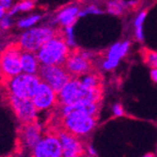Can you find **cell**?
<instances>
[{"label":"cell","mask_w":157,"mask_h":157,"mask_svg":"<svg viewBox=\"0 0 157 157\" xmlns=\"http://www.w3.org/2000/svg\"><path fill=\"white\" fill-rule=\"evenodd\" d=\"M40 19V15H33V16H29L27 18H25L21 21H19L18 23V26L21 28H26V27H30L33 25H35L39 20Z\"/></svg>","instance_id":"7402d4cb"},{"label":"cell","mask_w":157,"mask_h":157,"mask_svg":"<svg viewBox=\"0 0 157 157\" xmlns=\"http://www.w3.org/2000/svg\"><path fill=\"white\" fill-rule=\"evenodd\" d=\"M19 137L21 138V144L23 148L32 151V150L41 139V128L37 121L22 123Z\"/></svg>","instance_id":"4fadbf2b"},{"label":"cell","mask_w":157,"mask_h":157,"mask_svg":"<svg viewBox=\"0 0 157 157\" xmlns=\"http://www.w3.org/2000/svg\"><path fill=\"white\" fill-rule=\"evenodd\" d=\"M83 78L81 79V82L83 85H85L87 88L90 89H104L103 85V76L98 72H93L83 75Z\"/></svg>","instance_id":"ac0fdd59"},{"label":"cell","mask_w":157,"mask_h":157,"mask_svg":"<svg viewBox=\"0 0 157 157\" xmlns=\"http://www.w3.org/2000/svg\"><path fill=\"white\" fill-rule=\"evenodd\" d=\"M11 3L12 0H0V5L8 10L11 8Z\"/></svg>","instance_id":"4316f807"},{"label":"cell","mask_w":157,"mask_h":157,"mask_svg":"<svg viewBox=\"0 0 157 157\" xmlns=\"http://www.w3.org/2000/svg\"><path fill=\"white\" fill-rule=\"evenodd\" d=\"M64 36H65V40L67 41L68 45L71 48H74V46L75 45V37H74V33H73V25L66 27Z\"/></svg>","instance_id":"603a6c76"},{"label":"cell","mask_w":157,"mask_h":157,"mask_svg":"<svg viewBox=\"0 0 157 157\" xmlns=\"http://www.w3.org/2000/svg\"><path fill=\"white\" fill-rule=\"evenodd\" d=\"M91 56L90 53L71 50L63 66L73 77H82L95 71Z\"/></svg>","instance_id":"52a82bcc"},{"label":"cell","mask_w":157,"mask_h":157,"mask_svg":"<svg viewBox=\"0 0 157 157\" xmlns=\"http://www.w3.org/2000/svg\"><path fill=\"white\" fill-rule=\"evenodd\" d=\"M78 13H79V10L76 7L66 8L59 13V15L56 16V22L59 23L61 25L65 27L71 26L75 23L78 17Z\"/></svg>","instance_id":"e0dca14e"},{"label":"cell","mask_w":157,"mask_h":157,"mask_svg":"<svg viewBox=\"0 0 157 157\" xmlns=\"http://www.w3.org/2000/svg\"><path fill=\"white\" fill-rule=\"evenodd\" d=\"M104 98V89L87 88L77 77L70 79L58 93V105H71L82 100L102 103Z\"/></svg>","instance_id":"6da1fadb"},{"label":"cell","mask_w":157,"mask_h":157,"mask_svg":"<svg viewBox=\"0 0 157 157\" xmlns=\"http://www.w3.org/2000/svg\"><path fill=\"white\" fill-rule=\"evenodd\" d=\"M10 26V19L9 15L3 16L0 19V27L3 28V29H8Z\"/></svg>","instance_id":"d4e9b609"},{"label":"cell","mask_w":157,"mask_h":157,"mask_svg":"<svg viewBox=\"0 0 157 157\" xmlns=\"http://www.w3.org/2000/svg\"><path fill=\"white\" fill-rule=\"evenodd\" d=\"M21 66H22L23 73L37 75L39 72L40 66L37 54L35 52L22 50V52H21Z\"/></svg>","instance_id":"2e32d148"},{"label":"cell","mask_w":157,"mask_h":157,"mask_svg":"<svg viewBox=\"0 0 157 157\" xmlns=\"http://www.w3.org/2000/svg\"><path fill=\"white\" fill-rule=\"evenodd\" d=\"M70 48L64 34L59 30L37 51L38 59L44 65H64L71 52Z\"/></svg>","instance_id":"7a4b0ae2"},{"label":"cell","mask_w":157,"mask_h":157,"mask_svg":"<svg viewBox=\"0 0 157 157\" xmlns=\"http://www.w3.org/2000/svg\"><path fill=\"white\" fill-rule=\"evenodd\" d=\"M52 130L58 135V136L60 139L62 146V156L78 157L86 155L87 150H86L83 142L80 140V137L59 127Z\"/></svg>","instance_id":"30bf717a"},{"label":"cell","mask_w":157,"mask_h":157,"mask_svg":"<svg viewBox=\"0 0 157 157\" xmlns=\"http://www.w3.org/2000/svg\"><path fill=\"white\" fill-rule=\"evenodd\" d=\"M41 79L38 75L21 73L7 81L3 86L7 90V93L20 98L32 99L37 92Z\"/></svg>","instance_id":"5b68a950"},{"label":"cell","mask_w":157,"mask_h":157,"mask_svg":"<svg viewBox=\"0 0 157 157\" xmlns=\"http://www.w3.org/2000/svg\"><path fill=\"white\" fill-rule=\"evenodd\" d=\"M101 104L102 103L92 102L89 101V100H82V101L71 105H60L61 108L59 111V115H64V114H67L71 111H81L90 116L98 118L100 109H101Z\"/></svg>","instance_id":"5bb4252c"},{"label":"cell","mask_w":157,"mask_h":157,"mask_svg":"<svg viewBox=\"0 0 157 157\" xmlns=\"http://www.w3.org/2000/svg\"><path fill=\"white\" fill-rule=\"evenodd\" d=\"M7 100L10 106L13 110L17 119L21 123H26L37 121L38 110L32 99L20 98L12 94L7 93Z\"/></svg>","instance_id":"9c48e42d"},{"label":"cell","mask_w":157,"mask_h":157,"mask_svg":"<svg viewBox=\"0 0 157 157\" xmlns=\"http://www.w3.org/2000/svg\"><path fill=\"white\" fill-rule=\"evenodd\" d=\"M123 6H124V3L121 1V0L112 1L108 4V11L113 14H116V15H120L123 10Z\"/></svg>","instance_id":"44dd1931"},{"label":"cell","mask_w":157,"mask_h":157,"mask_svg":"<svg viewBox=\"0 0 157 157\" xmlns=\"http://www.w3.org/2000/svg\"><path fill=\"white\" fill-rule=\"evenodd\" d=\"M129 46L130 44L128 41H124L122 44H116L115 45H113L109 50L107 60L104 62V68L105 70L115 68L118 65L120 59H121L128 51Z\"/></svg>","instance_id":"9a60e30c"},{"label":"cell","mask_w":157,"mask_h":157,"mask_svg":"<svg viewBox=\"0 0 157 157\" xmlns=\"http://www.w3.org/2000/svg\"><path fill=\"white\" fill-rule=\"evenodd\" d=\"M143 61L149 65L151 69H157V52L150 50L148 48H143L140 51Z\"/></svg>","instance_id":"d6986e66"},{"label":"cell","mask_w":157,"mask_h":157,"mask_svg":"<svg viewBox=\"0 0 157 157\" xmlns=\"http://www.w3.org/2000/svg\"><path fill=\"white\" fill-rule=\"evenodd\" d=\"M38 75L41 81L47 83L58 93L66 85V83L73 78L63 65L41 64L39 69Z\"/></svg>","instance_id":"ba28073f"},{"label":"cell","mask_w":157,"mask_h":157,"mask_svg":"<svg viewBox=\"0 0 157 157\" xmlns=\"http://www.w3.org/2000/svg\"><path fill=\"white\" fill-rule=\"evenodd\" d=\"M151 79L155 83H157V69H152L151 70Z\"/></svg>","instance_id":"83f0119b"},{"label":"cell","mask_w":157,"mask_h":157,"mask_svg":"<svg viewBox=\"0 0 157 157\" xmlns=\"http://www.w3.org/2000/svg\"><path fill=\"white\" fill-rule=\"evenodd\" d=\"M98 118L90 116L81 111H71L59 115V128L78 137L90 134L96 125Z\"/></svg>","instance_id":"3957f363"},{"label":"cell","mask_w":157,"mask_h":157,"mask_svg":"<svg viewBox=\"0 0 157 157\" xmlns=\"http://www.w3.org/2000/svg\"><path fill=\"white\" fill-rule=\"evenodd\" d=\"M18 7V10L21 11H27L30 10L35 7V2L34 0H23L20 3L16 5Z\"/></svg>","instance_id":"cb8c5ba5"},{"label":"cell","mask_w":157,"mask_h":157,"mask_svg":"<svg viewBox=\"0 0 157 157\" xmlns=\"http://www.w3.org/2000/svg\"><path fill=\"white\" fill-rule=\"evenodd\" d=\"M147 16V10L141 12L138 17L136 18V22H135V25H136V37L139 40H142L144 38L143 36V29H142V26H143V22L145 20Z\"/></svg>","instance_id":"ffe728a7"},{"label":"cell","mask_w":157,"mask_h":157,"mask_svg":"<svg viewBox=\"0 0 157 157\" xmlns=\"http://www.w3.org/2000/svg\"><path fill=\"white\" fill-rule=\"evenodd\" d=\"M5 12H6V9L0 5V19H1L5 15Z\"/></svg>","instance_id":"f546056e"},{"label":"cell","mask_w":157,"mask_h":157,"mask_svg":"<svg viewBox=\"0 0 157 157\" xmlns=\"http://www.w3.org/2000/svg\"><path fill=\"white\" fill-rule=\"evenodd\" d=\"M87 152H89L90 155H97L96 151H94V149H93L92 147H88V151H87Z\"/></svg>","instance_id":"f1b7e54d"},{"label":"cell","mask_w":157,"mask_h":157,"mask_svg":"<svg viewBox=\"0 0 157 157\" xmlns=\"http://www.w3.org/2000/svg\"><path fill=\"white\" fill-rule=\"evenodd\" d=\"M59 30L51 27H35L25 32L19 39L22 50L37 52L42 45L54 38Z\"/></svg>","instance_id":"8992f818"},{"label":"cell","mask_w":157,"mask_h":157,"mask_svg":"<svg viewBox=\"0 0 157 157\" xmlns=\"http://www.w3.org/2000/svg\"><path fill=\"white\" fill-rule=\"evenodd\" d=\"M32 101L38 111L48 109L58 104V92L53 90L47 83L41 81L37 92L32 98Z\"/></svg>","instance_id":"7c38bea8"},{"label":"cell","mask_w":157,"mask_h":157,"mask_svg":"<svg viewBox=\"0 0 157 157\" xmlns=\"http://www.w3.org/2000/svg\"><path fill=\"white\" fill-rule=\"evenodd\" d=\"M22 48L19 42H12L0 55V77L1 84H5L22 72L21 66Z\"/></svg>","instance_id":"277c9868"},{"label":"cell","mask_w":157,"mask_h":157,"mask_svg":"<svg viewBox=\"0 0 157 157\" xmlns=\"http://www.w3.org/2000/svg\"><path fill=\"white\" fill-rule=\"evenodd\" d=\"M113 112L118 117L122 116L123 115V108L121 105H115L113 106Z\"/></svg>","instance_id":"484cf974"},{"label":"cell","mask_w":157,"mask_h":157,"mask_svg":"<svg viewBox=\"0 0 157 157\" xmlns=\"http://www.w3.org/2000/svg\"><path fill=\"white\" fill-rule=\"evenodd\" d=\"M31 152V155L35 157H60L62 156L60 139L54 131H50L39 141Z\"/></svg>","instance_id":"8fae6325"}]
</instances>
